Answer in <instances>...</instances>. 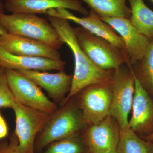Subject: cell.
Listing matches in <instances>:
<instances>
[{"label":"cell","instance_id":"6da1fadb","mask_svg":"<svg viewBox=\"0 0 153 153\" xmlns=\"http://www.w3.org/2000/svg\"><path fill=\"white\" fill-rule=\"evenodd\" d=\"M64 44L71 49L74 60V70L70 90L61 105L66 103L82 89L92 84H110L112 82L114 70H105L91 62L76 41L74 28L66 19L47 15Z\"/></svg>","mask_w":153,"mask_h":153},{"label":"cell","instance_id":"7a4b0ae2","mask_svg":"<svg viewBox=\"0 0 153 153\" xmlns=\"http://www.w3.org/2000/svg\"><path fill=\"white\" fill-rule=\"evenodd\" d=\"M53 113L40 132L36 149L41 150L52 143L79 134L87 124L76 102L69 100Z\"/></svg>","mask_w":153,"mask_h":153},{"label":"cell","instance_id":"3957f363","mask_svg":"<svg viewBox=\"0 0 153 153\" xmlns=\"http://www.w3.org/2000/svg\"><path fill=\"white\" fill-rule=\"evenodd\" d=\"M3 27L8 33L30 38L58 50L64 44L47 19L29 13L3 14Z\"/></svg>","mask_w":153,"mask_h":153},{"label":"cell","instance_id":"277c9868","mask_svg":"<svg viewBox=\"0 0 153 153\" xmlns=\"http://www.w3.org/2000/svg\"><path fill=\"white\" fill-rule=\"evenodd\" d=\"M77 43L91 62L105 70H117L124 64L130 65L125 53L108 41L82 27L74 28Z\"/></svg>","mask_w":153,"mask_h":153},{"label":"cell","instance_id":"5b68a950","mask_svg":"<svg viewBox=\"0 0 153 153\" xmlns=\"http://www.w3.org/2000/svg\"><path fill=\"white\" fill-rule=\"evenodd\" d=\"M112 97L109 115L117 122L120 129L128 127L129 114L132 109L135 91V79L131 66L123 64L113 70Z\"/></svg>","mask_w":153,"mask_h":153},{"label":"cell","instance_id":"8992f818","mask_svg":"<svg viewBox=\"0 0 153 153\" xmlns=\"http://www.w3.org/2000/svg\"><path fill=\"white\" fill-rule=\"evenodd\" d=\"M6 76L15 100L32 109L51 114L58 108L34 81L17 70L5 69Z\"/></svg>","mask_w":153,"mask_h":153},{"label":"cell","instance_id":"52a82bcc","mask_svg":"<svg viewBox=\"0 0 153 153\" xmlns=\"http://www.w3.org/2000/svg\"><path fill=\"white\" fill-rule=\"evenodd\" d=\"M16 117L15 133L21 153H35V143L49 114L28 108L16 101L12 107Z\"/></svg>","mask_w":153,"mask_h":153},{"label":"cell","instance_id":"ba28073f","mask_svg":"<svg viewBox=\"0 0 153 153\" xmlns=\"http://www.w3.org/2000/svg\"><path fill=\"white\" fill-rule=\"evenodd\" d=\"M111 84H92L78 93L76 102L87 124L98 123L109 115L112 97Z\"/></svg>","mask_w":153,"mask_h":153},{"label":"cell","instance_id":"9c48e42d","mask_svg":"<svg viewBox=\"0 0 153 153\" xmlns=\"http://www.w3.org/2000/svg\"><path fill=\"white\" fill-rule=\"evenodd\" d=\"M90 126L82 136L88 153L117 152L120 129L112 117L108 116L99 123Z\"/></svg>","mask_w":153,"mask_h":153},{"label":"cell","instance_id":"30bf717a","mask_svg":"<svg viewBox=\"0 0 153 153\" xmlns=\"http://www.w3.org/2000/svg\"><path fill=\"white\" fill-rule=\"evenodd\" d=\"M100 18L118 33L123 40L131 66L142 59L150 41L137 30L130 19L115 17Z\"/></svg>","mask_w":153,"mask_h":153},{"label":"cell","instance_id":"8fae6325","mask_svg":"<svg viewBox=\"0 0 153 153\" xmlns=\"http://www.w3.org/2000/svg\"><path fill=\"white\" fill-rule=\"evenodd\" d=\"M46 15L74 22L94 35L108 41L126 54L125 45L120 36L92 10L89 11L87 16L83 17L76 16L68 10L63 8L52 9L47 11Z\"/></svg>","mask_w":153,"mask_h":153},{"label":"cell","instance_id":"7c38bea8","mask_svg":"<svg viewBox=\"0 0 153 153\" xmlns=\"http://www.w3.org/2000/svg\"><path fill=\"white\" fill-rule=\"evenodd\" d=\"M0 46L14 55L62 60L58 50L36 40L9 33L0 36Z\"/></svg>","mask_w":153,"mask_h":153},{"label":"cell","instance_id":"4fadbf2b","mask_svg":"<svg viewBox=\"0 0 153 153\" xmlns=\"http://www.w3.org/2000/svg\"><path fill=\"white\" fill-rule=\"evenodd\" d=\"M150 95L135 77L132 115L128 127L136 133L149 135L153 131V100Z\"/></svg>","mask_w":153,"mask_h":153},{"label":"cell","instance_id":"5bb4252c","mask_svg":"<svg viewBox=\"0 0 153 153\" xmlns=\"http://www.w3.org/2000/svg\"><path fill=\"white\" fill-rule=\"evenodd\" d=\"M5 9L11 13L46 14L52 9L76 11L84 16L89 12L79 0H11L5 1Z\"/></svg>","mask_w":153,"mask_h":153},{"label":"cell","instance_id":"9a60e30c","mask_svg":"<svg viewBox=\"0 0 153 153\" xmlns=\"http://www.w3.org/2000/svg\"><path fill=\"white\" fill-rule=\"evenodd\" d=\"M48 92L55 103L61 104L71 88L73 75L63 71L52 73L37 70H17Z\"/></svg>","mask_w":153,"mask_h":153},{"label":"cell","instance_id":"2e32d148","mask_svg":"<svg viewBox=\"0 0 153 153\" xmlns=\"http://www.w3.org/2000/svg\"><path fill=\"white\" fill-rule=\"evenodd\" d=\"M66 63L40 57H27L14 55L0 46V67L16 70H32L40 71H63Z\"/></svg>","mask_w":153,"mask_h":153},{"label":"cell","instance_id":"e0dca14e","mask_svg":"<svg viewBox=\"0 0 153 153\" xmlns=\"http://www.w3.org/2000/svg\"><path fill=\"white\" fill-rule=\"evenodd\" d=\"M131 6L130 20L140 33L150 41H153V11L146 5L143 0H128Z\"/></svg>","mask_w":153,"mask_h":153},{"label":"cell","instance_id":"ac0fdd59","mask_svg":"<svg viewBox=\"0 0 153 153\" xmlns=\"http://www.w3.org/2000/svg\"><path fill=\"white\" fill-rule=\"evenodd\" d=\"M87 4L99 17H115L130 19L131 10L126 0H80Z\"/></svg>","mask_w":153,"mask_h":153},{"label":"cell","instance_id":"d6986e66","mask_svg":"<svg viewBox=\"0 0 153 153\" xmlns=\"http://www.w3.org/2000/svg\"><path fill=\"white\" fill-rule=\"evenodd\" d=\"M117 153H153V142L145 140L128 127L120 131Z\"/></svg>","mask_w":153,"mask_h":153},{"label":"cell","instance_id":"ffe728a7","mask_svg":"<svg viewBox=\"0 0 153 153\" xmlns=\"http://www.w3.org/2000/svg\"><path fill=\"white\" fill-rule=\"evenodd\" d=\"M131 66L136 78L153 96V41L150 42L142 59Z\"/></svg>","mask_w":153,"mask_h":153},{"label":"cell","instance_id":"44dd1931","mask_svg":"<svg viewBox=\"0 0 153 153\" xmlns=\"http://www.w3.org/2000/svg\"><path fill=\"white\" fill-rule=\"evenodd\" d=\"M43 153H88L82 136L79 134L57 141Z\"/></svg>","mask_w":153,"mask_h":153},{"label":"cell","instance_id":"7402d4cb","mask_svg":"<svg viewBox=\"0 0 153 153\" xmlns=\"http://www.w3.org/2000/svg\"><path fill=\"white\" fill-rule=\"evenodd\" d=\"M16 101L8 83L5 68L0 67V108H12Z\"/></svg>","mask_w":153,"mask_h":153},{"label":"cell","instance_id":"603a6c76","mask_svg":"<svg viewBox=\"0 0 153 153\" xmlns=\"http://www.w3.org/2000/svg\"><path fill=\"white\" fill-rule=\"evenodd\" d=\"M18 140L15 133H12L9 141L4 139L0 141V153H21L18 148Z\"/></svg>","mask_w":153,"mask_h":153},{"label":"cell","instance_id":"cb8c5ba5","mask_svg":"<svg viewBox=\"0 0 153 153\" xmlns=\"http://www.w3.org/2000/svg\"><path fill=\"white\" fill-rule=\"evenodd\" d=\"M8 134V127L7 122L0 112V141L4 139Z\"/></svg>","mask_w":153,"mask_h":153},{"label":"cell","instance_id":"d4e9b609","mask_svg":"<svg viewBox=\"0 0 153 153\" xmlns=\"http://www.w3.org/2000/svg\"><path fill=\"white\" fill-rule=\"evenodd\" d=\"M4 3H3L2 0H0V36L8 33L7 30L3 27L1 21V17L3 14H4Z\"/></svg>","mask_w":153,"mask_h":153},{"label":"cell","instance_id":"484cf974","mask_svg":"<svg viewBox=\"0 0 153 153\" xmlns=\"http://www.w3.org/2000/svg\"><path fill=\"white\" fill-rule=\"evenodd\" d=\"M142 139L145 140L153 142V131L149 134L146 136L142 137Z\"/></svg>","mask_w":153,"mask_h":153},{"label":"cell","instance_id":"4316f807","mask_svg":"<svg viewBox=\"0 0 153 153\" xmlns=\"http://www.w3.org/2000/svg\"><path fill=\"white\" fill-rule=\"evenodd\" d=\"M5 1H10L11 0H5Z\"/></svg>","mask_w":153,"mask_h":153},{"label":"cell","instance_id":"83f0119b","mask_svg":"<svg viewBox=\"0 0 153 153\" xmlns=\"http://www.w3.org/2000/svg\"><path fill=\"white\" fill-rule=\"evenodd\" d=\"M151 1L153 3V0H151Z\"/></svg>","mask_w":153,"mask_h":153},{"label":"cell","instance_id":"f1b7e54d","mask_svg":"<svg viewBox=\"0 0 153 153\" xmlns=\"http://www.w3.org/2000/svg\"><path fill=\"white\" fill-rule=\"evenodd\" d=\"M111 153H117V152H116Z\"/></svg>","mask_w":153,"mask_h":153}]
</instances>
